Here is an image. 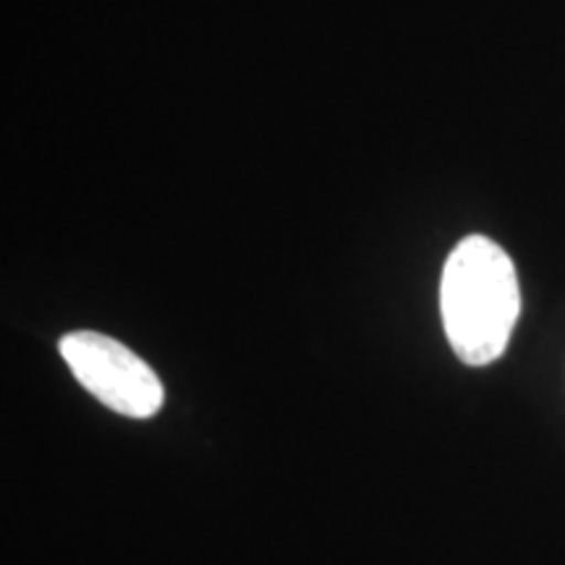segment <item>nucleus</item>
<instances>
[{"mask_svg": "<svg viewBox=\"0 0 565 565\" xmlns=\"http://www.w3.org/2000/svg\"><path fill=\"white\" fill-rule=\"evenodd\" d=\"M58 351L76 383L110 412L150 419L166 404L158 372L116 338L97 330H74L61 338Z\"/></svg>", "mask_w": 565, "mask_h": 565, "instance_id": "2", "label": "nucleus"}, {"mask_svg": "<svg viewBox=\"0 0 565 565\" xmlns=\"http://www.w3.org/2000/svg\"><path fill=\"white\" fill-rule=\"evenodd\" d=\"M443 328L463 364L487 366L503 356L519 322L521 291L513 259L487 236H466L445 259Z\"/></svg>", "mask_w": 565, "mask_h": 565, "instance_id": "1", "label": "nucleus"}]
</instances>
